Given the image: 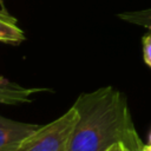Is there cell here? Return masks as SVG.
I'll return each mask as SVG.
<instances>
[{
  "label": "cell",
  "mask_w": 151,
  "mask_h": 151,
  "mask_svg": "<svg viewBox=\"0 0 151 151\" xmlns=\"http://www.w3.org/2000/svg\"><path fill=\"white\" fill-rule=\"evenodd\" d=\"M48 91L44 87H24L14 81L0 77V104H21L31 101V97Z\"/></svg>",
  "instance_id": "4"
},
{
  "label": "cell",
  "mask_w": 151,
  "mask_h": 151,
  "mask_svg": "<svg viewBox=\"0 0 151 151\" xmlns=\"http://www.w3.org/2000/svg\"><path fill=\"white\" fill-rule=\"evenodd\" d=\"M104 151H133L131 147H130V145H127L126 143H124V142H118V143H114V144H112L111 146H109L106 150H104Z\"/></svg>",
  "instance_id": "8"
},
{
  "label": "cell",
  "mask_w": 151,
  "mask_h": 151,
  "mask_svg": "<svg viewBox=\"0 0 151 151\" xmlns=\"http://www.w3.org/2000/svg\"><path fill=\"white\" fill-rule=\"evenodd\" d=\"M25 40L24 31L18 26L17 19L6 9L0 8V41L6 44H20Z\"/></svg>",
  "instance_id": "5"
},
{
  "label": "cell",
  "mask_w": 151,
  "mask_h": 151,
  "mask_svg": "<svg viewBox=\"0 0 151 151\" xmlns=\"http://www.w3.org/2000/svg\"><path fill=\"white\" fill-rule=\"evenodd\" d=\"M149 142H150V144H151V132H150V134H149Z\"/></svg>",
  "instance_id": "10"
},
{
  "label": "cell",
  "mask_w": 151,
  "mask_h": 151,
  "mask_svg": "<svg viewBox=\"0 0 151 151\" xmlns=\"http://www.w3.org/2000/svg\"><path fill=\"white\" fill-rule=\"evenodd\" d=\"M118 17L124 21L145 27L146 29L151 31V8L142 9V11H134V12L119 13Z\"/></svg>",
  "instance_id": "6"
},
{
  "label": "cell",
  "mask_w": 151,
  "mask_h": 151,
  "mask_svg": "<svg viewBox=\"0 0 151 151\" xmlns=\"http://www.w3.org/2000/svg\"><path fill=\"white\" fill-rule=\"evenodd\" d=\"M142 151H151V144H146V145H143L142 147Z\"/></svg>",
  "instance_id": "9"
},
{
  "label": "cell",
  "mask_w": 151,
  "mask_h": 151,
  "mask_svg": "<svg viewBox=\"0 0 151 151\" xmlns=\"http://www.w3.org/2000/svg\"><path fill=\"white\" fill-rule=\"evenodd\" d=\"M78 120L79 112L76 106H72L55 120L40 125L15 151H67Z\"/></svg>",
  "instance_id": "2"
},
{
  "label": "cell",
  "mask_w": 151,
  "mask_h": 151,
  "mask_svg": "<svg viewBox=\"0 0 151 151\" xmlns=\"http://www.w3.org/2000/svg\"><path fill=\"white\" fill-rule=\"evenodd\" d=\"M40 125L17 122L0 116V151H15Z\"/></svg>",
  "instance_id": "3"
},
{
  "label": "cell",
  "mask_w": 151,
  "mask_h": 151,
  "mask_svg": "<svg viewBox=\"0 0 151 151\" xmlns=\"http://www.w3.org/2000/svg\"><path fill=\"white\" fill-rule=\"evenodd\" d=\"M73 106L79 112V120L67 151H104L118 142L142 151L144 144L134 129L127 101L117 88L105 86L81 93Z\"/></svg>",
  "instance_id": "1"
},
{
  "label": "cell",
  "mask_w": 151,
  "mask_h": 151,
  "mask_svg": "<svg viewBox=\"0 0 151 151\" xmlns=\"http://www.w3.org/2000/svg\"><path fill=\"white\" fill-rule=\"evenodd\" d=\"M142 45H143L144 61L149 67H151V31H149V33L143 37Z\"/></svg>",
  "instance_id": "7"
}]
</instances>
